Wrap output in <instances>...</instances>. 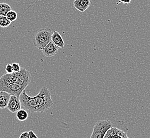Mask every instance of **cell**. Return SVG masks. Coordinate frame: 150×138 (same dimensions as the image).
<instances>
[{"label":"cell","instance_id":"1","mask_svg":"<svg viewBox=\"0 0 150 138\" xmlns=\"http://www.w3.org/2000/svg\"><path fill=\"white\" fill-rule=\"evenodd\" d=\"M25 89V87L15 81L13 73H6L0 78V92H4L19 98L21 94Z\"/></svg>","mask_w":150,"mask_h":138},{"label":"cell","instance_id":"2","mask_svg":"<svg viewBox=\"0 0 150 138\" xmlns=\"http://www.w3.org/2000/svg\"><path fill=\"white\" fill-rule=\"evenodd\" d=\"M35 97L38 105V113H43L51 108L53 105L51 92L46 87H42Z\"/></svg>","mask_w":150,"mask_h":138},{"label":"cell","instance_id":"3","mask_svg":"<svg viewBox=\"0 0 150 138\" xmlns=\"http://www.w3.org/2000/svg\"><path fill=\"white\" fill-rule=\"evenodd\" d=\"M52 32L51 29L46 28L38 31L34 36V44L38 49L42 50L51 42Z\"/></svg>","mask_w":150,"mask_h":138},{"label":"cell","instance_id":"4","mask_svg":"<svg viewBox=\"0 0 150 138\" xmlns=\"http://www.w3.org/2000/svg\"><path fill=\"white\" fill-rule=\"evenodd\" d=\"M112 127V124L108 120L98 121L94 125L90 138H104L107 131Z\"/></svg>","mask_w":150,"mask_h":138},{"label":"cell","instance_id":"5","mask_svg":"<svg viewBox=\"0 0 150 138\" xmlns=\"http://www.w3.org/2000/svg\"><path fill=\"white\" fill-rule=\"evenodd\" d=\"M22 106L31 113H38V105L34 97L29 96L24 90L19 97Z\"/></svg>","mask_w":150,"mask_h":138},{"label":"cell","instance_id":"6","mask_svg":"<svg viewBox=\"0 0 150 138\" xmlns=\"http://www.w3.org/2000/svg\"><path fill=\"white\" fill-rule=\"evenodd\" d=\"M13 74L15 81L25 88L29 85L32 80V76L30 72L25 68H21L20 71L13 72Z\"/></svg>","mask_w":150,"mask_h":138},{"label":"cell","instance_id":"7","mask_svg":"<svg viewBox=\"0 0 150 138\" xmlns=\"http://www.w3.org/2000/svg\"><path fill=\"white\" fill-rule=\"evenodd\" d=\"M21 106L22 105L19 98L15 96L11 95L6 108L10 112L14 113L17 112L18 111L21 109Z\"/></svg>","mask_w":150,"mask_h":138},{"label":"cell","instance_id":"8","mask_svg":"<svg viewBox=\"0 0 150 138\" xmlns=\"http://www.w3.org/2000/svg\"><path fill=\"white\" fill-rule=\"evenodd\" d=\"M104 138H128V137L126 134L122 131L112 127L107 131Z\"/></svg>","mask_w":150,"mask_h":138},{"label":"cell","instance_id":"9","mask_svg":"<svg viewBox=\"0 0 150 138\" xmlns=\"http://www.w3.org/2000/svg\"><path fill=\"white\" fill-rule=\"evenodd\" d=\"M59 49L58 47L51 42L42 50V52L46 57L51 58L57 54Z\"/></svg>","mask_w":150,"mask_h":138},{"label":"cell","instance_id":"10","mask_svg":"<svg viewBox=\"0 0 150 138\" xmlns=\"http://www.w3.org/2000/svg\"><path fill=\"white\" fill-rule=\"evenodd\" d=\"M51 42L59 48L62 49L64 47L65 44L62 36L59 32L56 30L52 33Z\"/></svg>","mask_w":150,"mask_h":138},{"label":"cell","instance_id":"11","mask_svg":"<svg viewBox=\"0 0 150 138\" xmlns=\"http://www.w3.org/2000/svg\"><path fill=\"white\" fill-rule=\"evenodd\" d=\"M91 5L90 0H75L74 6L76 9L81 12H84Z\"/></svg>","mask_w":150,"mask_h":138},{"label":"cell","instance_id":"12","mask_svg":"<svg viewBox=\"0 0 150 138\" xmlns=\"http://www.w3.org/2000/svg\"><path fill=\"white\" fill-rule=\"evenodd\" d=\"M11 95L4 92H0V108L4 109L7 107Z\"/></svg>","mask_w":150,"mask_h":138},{"label":"cell","instance_id":"13","mask_svg":"<svg viewBox=\"0 0 150 138\" xmlns=\"http://www.w3.org/2000/svg\"><path fill=\"white\" fill-rule=\"evenodd\" d=\"M11 7L6 3H0V16H6V14L11 10Z\"/></svg>","mask_w":150,"mask_h":138},{"label":"cell","instance_id":"14","mask_svg":"<svg viewBox=\"0 0 150 138\" xmlns=\"http://www.w3.org/2000/svg\"><path fill=\"white\" fill-rule=\"evenodd\" d=\"M17 118L19 121H25L28 118V113L25 109H21L16 114Z\"/></svg>","mask_w":150,"mask_h":138},{"label":"cell","instance_id":"15","mask_svg":"<svg viewBox=\"0 0 150 138\" xmlns=\"http://www.w3.org/2000/svg\"><path fill=\"white\" fill-rule=\"evenodd\" d=\"M11 23V22L6 16L1 15L0 16V27L2 28H6L9 27Z\"/></svg>","mask_w":150,"mask_h":138},{"label":"cell","instance_id":"16","mask_svg":"<svg viewBox=\"0 0 150 138\" xmlns=\"http://www.w3.org/2000/svg\"><path fill=\"white\" fill-rule=\"evenodd\" d=\"M6 17L9 19V21H10L11 22H13L16 21L17 19V13L15 11L11 10L6 14Z\"/></svg>","mask_w":150,"mask_h":138},{"label":"cell","instance_id":"17","mask_svg":"<svg viewBox=\"0 0 150 138\" xmlns=\"http://www.w3.org/2000/svg\"><path fill=\"white\" fill-rule=\"evenodd\" d=\"M12 68H13L14 72H17L20 71L21 68L20 67V64L18 63H13L12 64Z\"/></svg>","mask_w":150,"mask_h":138},{"label":"cell","instance_id":"18","mask_svg":"<svg viewBox=\"0 0 150 138\" xmlns=\"http://www.w3.org/2000/svg\"><path fill=\"white\" fill-rule=\"evenodd\" d=\"M5 70H6V72H7V73H9V74H12L14 72L13 68H12V64H6V68H5Z\"/></svg>","mask_w":150,"mask_h":138},{"label":"cell","instance_id":"19","mask_svg":"<svg viewBox=\"0 0 150 138\" xmlns=\"http://www.w3.org/2000/svg\"><path fill=\"white\" fill-rule=\"evenodd\" d=\"M19 138H29V132L25 131L20 134Z\"/></svg>","mask_w":150,"mask_h":138},{"label":"cell","instance_id":"20","mask_svg":"<svg viewBox=\"0 0 150 138\" xmlns=\"http://www.w3.org/2000/svg\"><path fill=\"white\" fill-rule=\"evenodd\" d=\"M29 138H38V136L33 131L30 130L29 132Z\"/></svg>","mask_w":150,"mask_h":138},{"label":"cell","instance_id":"21","mask_svg":"<svg viewBox=\"0 0 150 138\" xmlns=\"http://www.w3.org/2000/svg\"><path fill=\"white\" fill-rule=\"evenodd\" d=\"M132 0H119L118 3H122L124 4H129L131 2Z\"/></svg>","mask_w":150,"mask_h":138}]
</instances>
